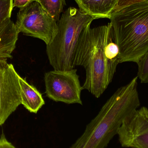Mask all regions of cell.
<instances>
[{
  "mask_svg": "<svg viewBox=\"0 0 148 148\" xmlns=\"http://www.w3.org/2000/svg\"><path fill=\"white\" fill-rule=\"evenodd\" d=\"M119 56L110 23L85 28L77 41L74 58L75 66H81L86 71L83 90L99 98L112 82L120 63Z\"/></svg>",
  "mask_w": 148,
  "mask_h": 148,
  "instance_id": "obj_1",
  "label": "cell"
},
{
  "mask_svg": "<svg viewBox=\"0 0 148 148\" xmlns=\"http://www.w3.org/2000/svg\"><path fill=\"white\" fill-rule=\"evenodd\" d=\"M138 77L119 88L69 148H106L123 121L140 107Z\"/></svg>",
  "mask_w": 148,
  "mask_h": 148,
  "instance_id": "obj_2",
  "label": "cell"
},
{
  "mask_svg": "<svg viewBox=\"0 0 148 148\" xmlns=\"http://www.w3.org/2000/svg\"><path fill=\"white\" fill-rule=\"evenodd\" d=\"M110 20L119 63H137L148 50V0L114 10Z\"/></svg>",
  "mask_w": 148,
  "mask_h": 148,
  "instance_id": "obj_3",
  "label": "cell"
},
{
  "mask_svg": "<svg viewBox=\"0 0 148 148\" xmlns=\"http://www.w3.org/2000/svg\"><path fill=\"white\" fill-rule=\"evenodd\" d=\"M96 19L94 16L70 7L57 22L58 32L46 53L49 64L54 70L69 71L75 69L74 58L81 33Z\"/></svg>",
  "mask_w": 148,
  "mask_h": 148,
  "instance_id": "obj_4",
  "label": "cell"
},
{
  "mask_svg": "<svg viewBox=\"0 0 148 148\" xmlns=\"http://www.w3.org/2000/svg\"><path fill=\"white\" fill-rule=\"evenodd\" d=\"M15 25L19 33L40 39L46 46L52 42L58 32L57 22L36 1L20 8Z\"/></svg>",
  "mask_w": 148,
  "mask_h": 148,
  "instance_id": "obj_5",
  "label": "cell"
},
{
  "mask_svg": "<svg viewBox=\"0 0 148 148\" xmlns=\"http://www.w3.org/2000/svg\"><path fill=\"white\" fill-rule=\"evenodd\" d=\"M79 77L75 69L69 71L54 69L47 72L44 75L46 95L54 101L82 105L83 88Z\"/></svg>",
  "mask_w": 148,
  "mask_h": 148,
  "instance_id": "obj_6",
  "label": "cell"
},
{
  "mask_svg": "<svg viewBox=\"0 0 148 148\" xmlns=\"http://www.w3.org/2000/svg\"><path fill=\"white\" fill-rule=\"evenodd\" d=\"M7 60L0 58V126L21 104L19 75Z\"/></svg>",
  "mask_w": 148,
  "mask_h": 148,
  "instance_id": "obj_7",
  "label": "cell"
},
{
  "mask_svg": "<svg viewBox=\"0 0 148 148\" xmlns=\"http://www.w3.org/2000/svg\"><path fill=\"white\" fill-rule=\"evenodd\" d=\"M120 144L125 148H148V109H137L123 121L117 131Z\"/></svg>",
  "mask_w": 148,
  "mask_h": 148,
  "instance_id": "obj_8",
  "label": "cell"
},
{
  "mask_svg": "<svg viewBox=\"0 0 148 148\" xmlns=\"http://www.w3.org/2000/svg\"><path fill=\"white\" fill-rule=\"evenodd\" d=\"M79 9L96 19L108 18L115 8L118 0H75Z\"/></svg>",
  "mask_w": 148,
  "mask_h": 148,
  "instance_id": "obj_9",
  "label": "cell"
},
{
  "mask_svg": "<svg viewBox=\"0 0 148 148\" xmlns=\"http://www.w3.org/2000/svg\"><path fill=\"white\" fill-rule=\"evenodd\" d=\"M21 104L30 113L37 114L45 104L42 95L33 85L19 76Z\"/></svg>",
  "mask_w": 148,
  "mask_h": 148,
  "instance_id": "obj_10",
  "label": "cell"
},
{
  "mask_svg": "<svg viewBox=\"0 0 148 148\" xmlns=\"http://www.w3.org/2000/svg\"><path fill=\"white\" fill-rule=\"evenodd\" d=\"M19 33L11 19L0 27V58H12Z\"/></svg>",
  "mask_w": 148,
  "mask_h": 148,
  "instance_id": "obj_11",
  "label": "cell"
},
{
  "mask_svg": "<svg viewBox=\"0 0 148 148\" xmlns=\"http://www.w3.org/2000/svg\"><path fill=\"white\" fill-rule=\"evenodd\" d=\"M56 22L66 5V0H36Z\"/></svg>",
  "mask_w": 148,
  "mask_h": 148,
  "instance_id": "obj_12",
  "label": "cell"
},
{
  "mask_svg": "<svg viewBox=\"0 0 148 148\" xmlns=\"http://www.w3.org/2000/svg\"><path fill=\"white\" fill-rule=\"evenodd\" d=\"M13 0H0V27L10 19Z\"/></svg>",
  "mask_w": 148,
  "mask_h": 148,
  "instance_id": "obj_13",
  "label": "cell"
},
{
  "mask_svg": "<svg viewBox=\"0 0 148 148\" xmlns=\"http://www.w3.org/2000/svg\"><path fill=\"white\" fill-rule=\"evenodd\" d=\"M138 65L137 77L142 83H148V50L137 63Z\"/></svg>",
  "mask_w": 148,
  "mask_h": 148,
  "instance_id": "obj_14",
  "label": "cell"
},
{
  "mask_svg": "<svg viewBox=\"0 0 148 148\" xmlns=\"http://www.w3.org/2000/svg\"><path fill=\"white\" fill-rule=\"evenodd\" d=\"M142 1V0H118L116 7L114 11L121 9L133 3L140 2H141Z\"/></svg>",
  "mask_w": 148,
  "mask_h": 148,
  "instance_id": "obj_15",
  "label": "cell"
},
{
  "mask_svg": "<svg viewBox=\"0 0 148 148\" xmlns=\"http://www.w3.org/2000/svg\"><path fill=\"white\" fill-rule=\"evenodd\" d=\"M36 0H13V7L22 8Z\"/></svg>",
  "mask_w": 148,
  "mask_h": 148,
  "instance_id": "obj_16",
  "label": "cell"
},
{
  "mask_svg": "<svg viewBox=\"0 0 148 148\" xmlns=\"http://www.w3.org/2000/svg\"><path fill=\"white\" fill-rule=\"evenodd\" d=\"M0 148H16L12 143L8 141L2 133L0 137Z\"/></svg>",
  "mask_w": 148,
  "mask_h": 148,
  "instance_id": "obj_17",
  "label": "cell"
},
{
  "mask_svg": "<svg viewBox=\"0 0 148 148\" xmlns=\"http://www.w3.org/2000/svg\"><path fill=\"white\" fill-rule=\"evenodd\" d=\"M146 1V0H142V1Z\"/></svg>",
  "mask_w": 148,
  "mask_h": 148,
  "instance_id": "obj_18",
  "label": "cell"
}]
</instances>
